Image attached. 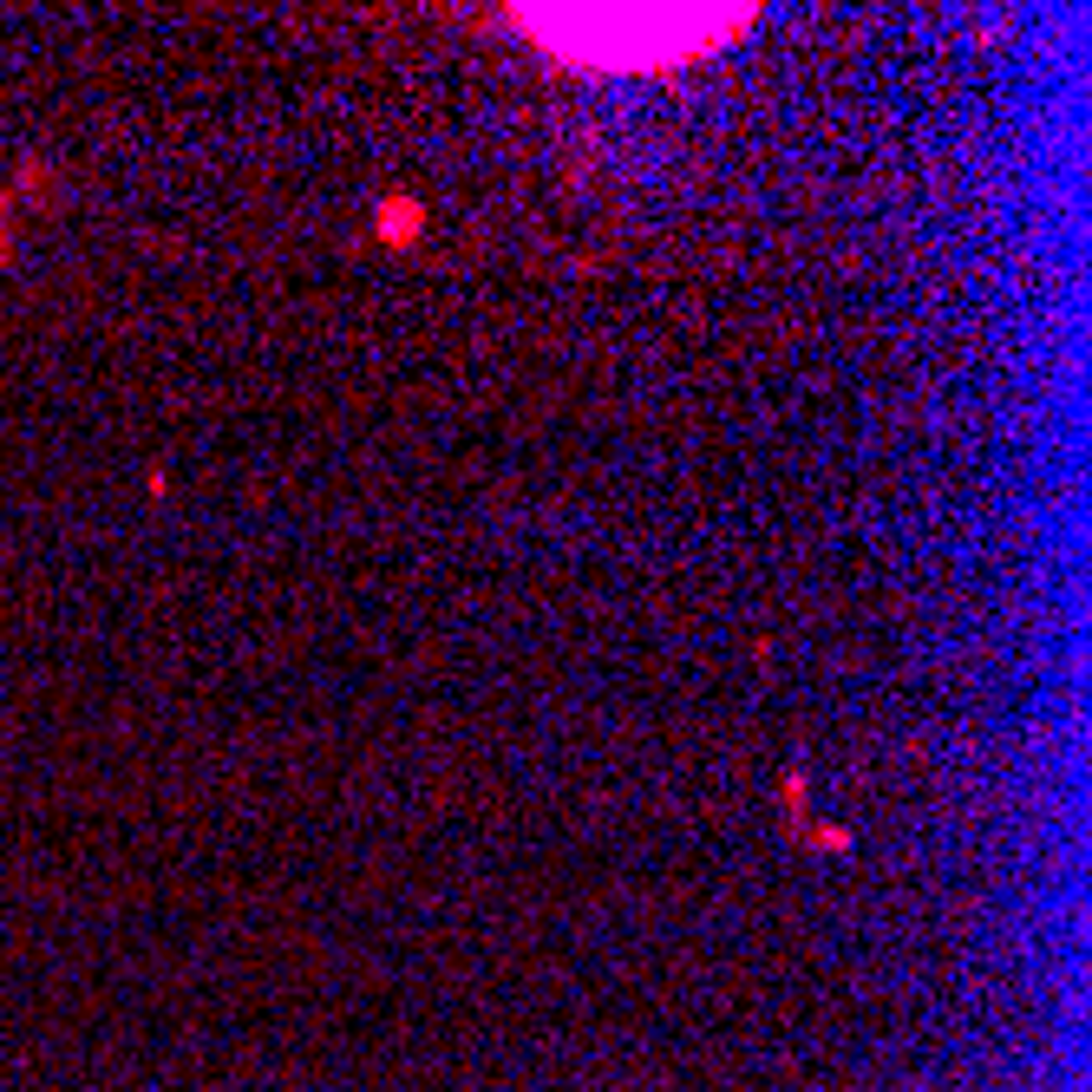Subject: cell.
Masks as SVG:
<instances>
[{
    "label": "cell",
    "instance_id": "cell-1",
    "mask_svg": "<svg viewBox=\"0 0 1092 1092\" xmlns=\"http://www.w3.org/2000/svg\"><path fill=\"white\" fill-rule=\"evenodd\" d=\"M14 262V236H7V197H0V269Z\"/></svg>",
    "mask_w": 1092,
    "mask_h": 1092
}]
</instances>
